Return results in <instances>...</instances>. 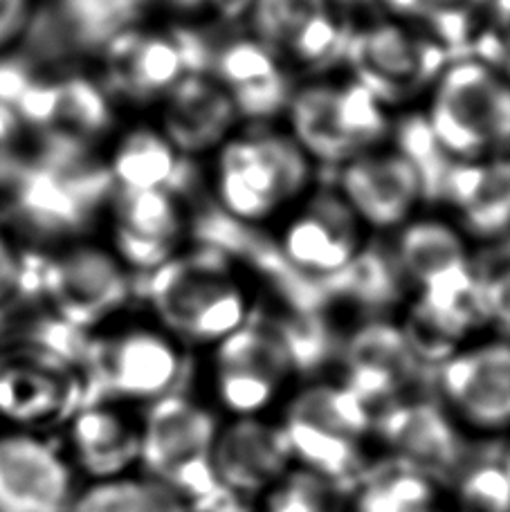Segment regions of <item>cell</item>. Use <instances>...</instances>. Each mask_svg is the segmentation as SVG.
I'll return each mask as SVG.
<instances>
[{
	"instance_id": "34",
	"label": "cell",
	"mask_w": 510,
	"mask_h": 512,
	"mask_svg": "<svg viewBox=\"0 0 510 512\" xmlns=\"http://www.w3.org/2000/svg\"><path fill=\"white\" fill-rule=\"evenodd\" d=\"M351 490L293 465L259 501V512H349Z\"/></svg>"
},
{
	"instance_id": "44",
	"label": "cell",
	"mask_w": 510,
	"mask_h": 512,
	"mask_svg": "<svg viewBox=\"0 0 510 512\" xmlns=\"http://www.w3.org/2000/svg\"><path fill=\"white\" fill-rule=\"evenodd\" d=\"M194 512H259V504L241 501L221 490L212 501H207V504L196 508Z\"/></svg>"
},
{
	"instance_id": "21",
	"label": "cell",
	"mask_w": 510,
	"mask_h": 512,
	"mask_svg": "<svg viewBox=\"0 0 510 512\" xmlns=\"http://www.w3.org/2000/svg\"><path fill=\"white\" fill-rule=\"evenodd\" d=\"M338 194L371 230H400L425 200L423 178L407 155L376 149L338 169Z\"/></svg>"
},
{
	"instance_id": "4",
	"label": "cell",
	"mask_w": 510,
	"mask_h": 512,
	"mask_svg": "<svg viewBox=\"0 0 510 512\" xmlns=\"http://www.w3.org/2000/svg\"><path fill=\"white\" fill-rule=\"evenodd\" d=\"M277 425L295 465L351 492L373 465V411L340 380H311L288 393Z\"/></svg>"
},
{
	"instance_id": "43",
	"label": "cell",
	"mask_w": 510,
	"mask_h": 512,
	"mask_svg": "<svg viewBox=\"0 0 510 512\" xmlns=\"http://www.w3.org/2000/svg\"><path fill=\"white\" fill-rule=\"evenodd\" d=\"M252 0H153V5H162L176 14H203V12H218L230 14L236 9H245L248 12Z\"/></svg>"
},
{
	"instance_id": "28",
	"label": "cell",
	"mask_w": 510,
	"mask_h": 512,
	"mask_svg": "<svg viewBox=\"0 0 510 512\" xmlns=\"http://www.w3.org/2000/svg\"><path fill=\"white\" fill-rule=\"evenodd\" d=\"M115 191H171L182 198L191 185V160L176 151L158 126H135L117 137L106 158Z\"/></svg>"
},
{
	"instance_id": "5",
	"label": "cell",
	"mask_w": 510,
	"mask_h": 512,
	"mask_svg": "<svg viewBox=\"0 0 510 512\" xmlns=\"http://www.w3.org/2000/svg\"><path fill=\"white\" fill-rule=\"evenodd\" d=\"M187 346L156 322H111L90 333L81 360L86 402L151 405L180 391Z\"/></svg>"
},
{
	"instance_id": "20",
	"label": "cell",
	"mask_w": 510,
	"mask_h": 512,
	"mask_svg": "<svg viewBox=\"0 0 510 512\" xmlns=\"http://www.w3.org/2000/svg\"><path fill=\"white\" fill-rule=\"evenodd\" d=\"M108 223L111 250L133 277H147L185 250L187 212L171 191H115Z\"/></svg>"
},
{
	"instance_id": "39",
	"label": "cell",
	"mask_w": 510,
	"mask_h": 512,
	"mask_svg": "<svg viewBox=\"0 0 510 512\" xmlns=\"http://www.w3.org/2000/svg\"><path fill=\"white\" fill-rule=\"evenodd\" d=\"M481 281L488 324H493L504 340H510V263L481 277Z\"/></svg>"
},
{
	"instance_id": "16",
	"label": "cell",
	"mask_w": 510,
	"mask_h": 512,
	"mask_svg": "<svg viewBox=\"0 0 510 512\" xmlns=\"http://www.w3.org/2000/svg\"><path fill=\"white\" fill-rule=\"evenodd\" d=\"M250 34L288 68L322 70L344 59L349 27L331 0H252Z\"/></svg>"
},
{
	"instance_id": "14",
	"label": "cell",
	"mask_w": 510,
	"mask_h": 512,
	"mask_svg": "<svg viewBox=\"0 0 510 512\" xmlns=\"http://www.w3.org/2000/svg\"><path fill=\"white\" fill-rule=\"evenodd\" d=\"M436 384L463 432L510 436V340L461 346L439 367Z\"/></svg>"
},
{
	"instance_id": "23",
	"label": "cell",
	"mask_w": 510,
	"mask_h": 512,
	"mask_svg": "<svg viewBox=\"0 0 510 512\" xmlns=\"http://www.w3.org/2000/svg\"><path fill=\"white\" fill-rule=\"evenodd\" d=\"M293 465L277 420L261 416L221 423L214 445V477L227 495L259 504Z\"/></svg>"
},
{
	"instance_id": "45",
	"label": "cell",
	"mask_w": 510,
	"mask_h": 512,
	"mask_svg": "<svg viewBox=\"0 0 510 512\" xmlns=\"http://www.w3.org/2000/svg\"><path fill=\"white\" fill-rule=\"evenodd\" d=\"M331 3L338 9H358V7H369L378 0H331Z\"/></svg>"
},
{
	"instance_id": "32",
	"label": "cell",
	"mask_w": 510,
	"mask_h": 512,
	"mask_svg": "<svg viewBox=\"0 0 510 512\" xmlns=\"http://www.w3.org/2000/svg\"><path fill=\"white\" fill-rule=\"evenodd\" d=\"M400 23L425 30L452 57L468 54L488 0H378Z\"/></svg>"
},
{
	"instance_id": "8",
	"label": "cell",
	"mask_w": 510,
	"mask_h": 512,
	"mask_svg": "<svg viewBox=\"0 0 510 512\" xmlns=\"http://www.w3.org/2000/svg\"><path fill=\"white\" fill-rule=\"evenodd\" d=\"M223 420L187 393L176 391L144 407L138 470L187 501L191 510L212 501L221 488L214 477V445Z\"/></svg>"
},
{
	"instance_id": "31",
	"label": "cell",
	"mask_w": 510,
	"mask_h": 512,
	"mask_svg": "<svg viewBox=\"0 0 510 512\" xmlns=\"http://www.w3.org/2000/svg\"><path fill=\"white\" fill-rule=\"evenodd\" d=\"M151 7L153 0H54L66 41L95 57L120 34L144 25Z\"/></svg>"
},
{
	"instance_id": "9",
	"label": "cell",
	"mask_w": 510,
	"mask_h": 512,
	"mask_svg": "<svg viewBox=\"0 0 510 512\" xmlns=\"http://www.w3.org/2000/svg\"><path fill=\"white\" fill-rule=\"evenodd\" d=\"M286 120L288 133L313 164L338 169L380 149L391 128L387 108L351 77L297 86Z\"/></svg>"
},
{
	"instance_id": "19",
	"label": "cell",
	"mask_w": 510,
	"mask_h": 512,
	"mask_svg": "<svg viewBox=\"0 0 510 512\" xmlns=\"http://www.w3.org/2000/svg\"><path fill=\"white\" fill-rule=\"evenodd\" d=\"M77 492L68 454L43 434H0V512H70Z\"/></svg>"
},
{
	"instance_id": "36",
	"label": "cell",
	"mask_w": 510,
	"mask_h": 512,
	"mask_svg": "<svg viewBox=\"0 0 510 512\" xmlns=\"http://www.w3.org/2000/svg\"><path fill=\"white\" fill-rule=\"evenodd\" d=\"M450 492L457 512H510V483L499 461L459 472Z\"/></svg>"
},
{
	"instance_id": "29",
	"label": "cell",
	"mask_w": 510,
	"mask_h": 512,
	"mask_svg": "<svg viewBox=\"0 0 510 512\" xmlns=\"http://www.w3.org/2000/svg\"><path fill=\"white\" fill-rule=\"evenodd\" d=\"M394 259L416 290L475 272L466 234L443 218L414 216L398 230Z\"/></svg>"
},
{
	"instance_id": "25",
	"label": "cell",
	"mask_w": 510,
	"mask_h": 512,
	"mask_svg": "<svg viewBox=\"0 0 510 512\" xmlns=\"http://www.w3.org/2000/svg\"><path fill=\"white\" fill-rule=\"evenodd\" d=\"M68 459L90 481L124 477L140 465V418L115 402H86L70 423Z\"/></svg>"
},
{
	"instance_id": "18",
	"label": "cell",
	"mask_w": 510,
	"mask_h": 512,
	"mask_svg": "<svg viewBox=\"0 0 510 512\" xmlns=\"http://www.w3.org/2000/svg\"><path fill=\"white\" fill-rule=\"evenodd\" d=\"M340 382L373 414L412 396L425 364L418 358L403 324L371 317L353 328L340 349Z\"/></svg>"
},
{
	"instance_id": "1",
	"label": "cell",
	"mask_w": 510,
	"mask_h": 512,
	"mask_svg": "<svg viewBox=\"0 0 510 512\" xmlns=\"http://www.w3.org/2000/svg\"><path fill=\"white\" fill-rule=\"evenodd\" d=\"M14 223L41 243L79 241L108 212L115 182L97 146L36 135L21 169L5 189Z\"/></svg>"
},
{
	"instance_id": "26",
	"label": "cell",
	"mask_w": 510,
	"mask_h": 512,
	"mask_svg": "<svg viewBox=\"0 0 510 512\" xmlns=\"http://www.w3.org/2000/svg\"><path fill=\"white\" fill-rule=\"evenodd\" d=\"M158 106V128L189 160L216 153L241 122L230 95L209 72L185 77Z\"/></svg>"
},
{
	"instance_id": "41",
	"label": "cell",
	"mask_w": 510,
	"mask_h": 512,
	"mask_svg": "<svg viewBox=\"0 0 510 512\" xmlns=\"http://www.w3.org/2000/svg\"><path fill=\"white\" fill-rule=\"evenodd\" d=\"M36 0H0V54L12 52L34 23Z\"/></svg>"
},
{
	"instance_id": "30",
	"label": "cell",
	"mask_w": 510,
	"mask_h": 512,
	"mask_svg": "<svg viewBox=\"0 0 510 512\" xmlns=\"http://www.w3.org/2000/svg\"><path fill=\"white\" fill-rule=\"evenodd\" d=\"M349 512H457L450 488L398 463L371 465L351 492Z\"/></svg>"
},
{
	"instance_id": "42",
	"label": "cell",
	"mask_w": 510,
	"mask_h": 512,
	"mask_svg": "<svg viewBox=\"0 0 510 512\" xmlns=\"http://www.w3.org/2000/svg\"><path fill=\"white\" fill-rule=\"evenodd\" d=\"M23 270V250L9 241L3 227H0V315L18 301Z\"/></svg>"
},
{
	"instance_id": "11",
	"label": "cell",
	"mask_w": 510,
	"mask_h": 512,
	"mask_svg": "<svg viewBox=\"0 0 510 512\" xmlns=\"http://www.w3.org/2000/svg\"><path fill=\"white\" fill-rule=\"evenodd\" d=\"M297 376L275 322L252 319L212 346L209 382L218 409L227 418H261L288 398Z\"/></svg>"
},
{
	"instance_id": "15",
	"label": "cell",
	"mask_w": 510,
	"mask_h": 512,
	"mask_svg": "<svg viewBox=\"0 0 510 512\" xmlns=\"http://www.w3.org/2000/svg\"><path fill=\"white\" fill-rule=\"evenodd\" d=\"M364 250V225L338 189H320L295 205L279 236V252L297 274L333 281Z\"/></svg>"
},
{
	"instance_id": "27",
	"label": "cell",
	"mask_w": 510,
	"mask_h": 512,
	"mask_svg": "<svg viewBox=\"0 0 510 512\" xmlns=\"http://www.w3.org/2000/svg\"><path fill=\"white\" fill-rule=\"evenodd\" d=\"M441 200L472 239L495 241L510 232V155L452 162L445 173Z\"/></svg>"
},
{
	"instance_id": "33",
	"label": "cell",
	"mask_w": 510,
	"mask_h": 512,
	"mask_svg": "<svg viewBox=\"0 0 510 512\" xmlns=\"http://www.w3.org/2000/svg\"><path fill=\"white\" fill-rule=\"evenodd\" d=\"M70 512H194L185 499L147 474L90 481L79 488Z\"/></svg>"
},
{
	"instance_id": "10",
	"label": "cell",
	"mask_w": 510,
	"mask_h": 512,
	"mask_svg": "<svg viewBox=\"0 0 510 512\" xmlns=\"http://www.w3.org/2000/svg\"><path fill=\"white\" fill-rule=\"evenodd\" d=\"M450 59L452 54L430 34L382 18L349 30L342 61L351 79L389 111L432 90Z\"/></svg>"
},
{
	"instance_id": "2",
	"label": "cell",
	"mask_w": 510,
	"mask_h": 512,
	"mask_svg": "<svg viewBox=\"0 0 510 512\" xmlns=\"http://www.w3.org/2000/svg\"><path fill=\"white\" fill-rule=\"evenodd\" d=\"M138 295L153 322L182 346H216L254 315L232 259L209 245L180 250L147 277H135Z\"/></svg>"
},
{
	"instance_id": "40",
	"label": "cell",
	"mask_w": 510,
	"mask_h": 512,
	"mask_svg": "<svg viewBox=\"0 0 510 512\" xmlns=\"http://www.w3.org/2000/svg\"><path fill=\"white\" fill-rule=\"evenodd\" d=\"M39 75L41 72L34 68V63L25 57H18L14 50L0 54V106L14 111L21 97L27 93V88L39 79Z\"/></svg>"
},
{
	"instance_id": "35",
	"label": "cell",
	"mask_w": 510,
	"mask_h": 512,
	"mask_svg": "<svg viewBox=\"0 0 510 512\" xmlns=\"http://www.w3.org/2000/svg\"><path fill=\"white\" fill-rule=\"evenodd\" d=\"M405 281L394 254L364 250L340 277H335V290L369 308L391 306L400 297V283ZM331 283V281H329Z\"/></svg>"
},
{
	"instance_id": "7",
	"label": "cell",
	"mask_w": 510,
	"mask_h": 512,
	"mask_svg": "<svg viewBox=\"0 0 510 512\" xmlns=\"http://www.w3.org/2000/svg\"><path fill=\"white\" fill-rule=\"evenodd\" d=\"M30 263L34 304L79 331L95 333L115 322L135 297V277L111 245L70 241L57 250L36 248Z\"/></svg>"
},
{
	"instance_id": "38",
	"label": "cell",
	"mask_w": 510,
	"mask_h": 512,
	"mask_svg": "<svg viewBox=\"0 0 510 512\" xmlns=\"http://www.w3.org/2000/svg\"><path fill=\"white\" fill-rule=\"evenodd\" d=\"M25 126L18 120L12 108L0 106V191H5L21 169Z\"/></svg>"
},
{
	"instance_id": "13",
	"label": "cell",
	"mask_w": 510,
	"mask_h": 512,
	"mask_svg": "<svg viewBox=\"0 0 510 512\" xmlns=\"http://www.w3.org/2000/svg\"><path fill=\"white\" fill-rule=\"evenodd\" d=\"M86 405V382L75 364L25 342L0 344V420L43 434L66 427Z\"/></svg>"
},
{
	"instance_id": "46",
	"label": "cell",
	"mask_w": 510,
	"mask_h": 512,
	"mask_svg": "<svg viewBox=\"0 0 510 512\" xmlns=\"http://www.w3.org/2000/svg\"><path fill=\"white\" fill-rule=\"evenodd\" d=\"M499 465H502V470L510 483V436H506V445H504L502 456H499Z\"/></svg>"
},
{
	"instance_id": "47",
	"label": "cell",
	"mask_w": 510,
	"mask_h": 512,
	"mask_svg": "<svg viewBox=\"0 0 510 512\" xmlns=\"http://www.w3.org/2000/svg\"><path fill=\"white\" fill-rule=\"evenodd\" d=\"M0 337H3V315H0ZM0 344H3V340H0Z\"/></svg>"
},
{
	"instance_id": "3",
	"label": "cell",
	"mask_w": 510,
	"mask_h": 512,
	"mask_svg": "<svg viewBox=\"0 0 510 512\" xmlns=\"http://www.w3.org/2000/svg\"><path fill=\"white\" fill-rule=\"evenodd\" d=\"M315 164L288 131L250 126L216 149L214 194L236 223H268L311 194Z\"/></svg>"
},
{
	"instance_id": "17",
	"label": "cell",
	"mask_w": 510,
	"mask_h": 512,
	"mask_svg": "<svg viewBox=\"0 0 510 512\" xmlns=\"http://www.w3.org/2000/svg\"><path fill=\"white\" fill-rule=\"evenodd\" d=\"M463 429L441 400L405 396L373 414V450L385 461L443 479L459 468Z\"/></svg>"
},
{
	"instance_id": "6",
	"label": "cell",
	"mask_w": 510,
	"mask_h": 512,
	"mask_svg": "<svg viewBox=\"0 0 510 512\" xmlns=\"http://www.w3.org/2000/svg\"><path fill=\"white\" fill-rule=\"evenodd\" d=\"M425 126L457 162L510 149V81L472 54H457L434 81Z\"/></svg>"
},
{
	"instance_id": "24",
	"label": "cell",
	"mask_w": 510,
	"mask_h": 512,
	"mask_svg": "<svg viewBox=\"0 0 510 512\" xmlns=\"http://www.w3.org/2000/svg\"><path fill=\"white\" fill-rule=\"evenodd\" d=\"M209 75L230 95L239 120L270 126L286 115L295 84L290 68L254 36H236L212 50Z\"/></svg>"
},
{
	"instance_id": "12",
	"label": "cell",
	"mask_w": 510,
	"mask_h": 512,
	"mask_svg": "<svg viewBox=\"0 0 510 512\" xmlns=\"http://www.w3.org/2000/svg\"><path fill=\"white\" fill-rule=\"evenodd\" d=\"M212 50L185 27H133L99 52L102 86L126 104H160L182 79L207 72Z\"/></svg>"
},
{
	"instance_id": "22",
	"label": "cell",
	"mask_w": 510,
	"mask_h": 512,
	"mask_svg": "<svg viewBox=\"0 0 510 512\" xmlns=\"http://www.w3.org/2000/svg\"><path fill=\"white\" fill-rule=\"evenodd\" d=\"M14 113L25 131L57 135L97 146L115 126V102L102 81L86 75H57L27 88Z\"/></svg>"
},
{
	"instance_id": "37",
	"label": "cell",
	"mask_w": 510,
	"mask_h": 512,
	"mask_svg": "<svg viewBox=\"0 0 510 512\" xmlns=\"http://www.w3.org/2000/svg\"><path fill=\"white\" fill-rule=\"evenodd\" d=\"M468 54L510 81V0H488Z\"/></svg>"
}]
</instances>
